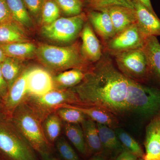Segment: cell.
<instances>
[{"label": "cell", "instance_id": "1", "mask_svg": "<svg viewBox=\"0 0 160 160\" xmlns=\"http://www.w3.org/2000/svg\"><path fill=\"white\" fill-rule=\"evenodd\" d=\"M94 64L82 81L70 88L78 106L101 107L116 117L130 113L134 98L131 79L121 72L107 52Z\"/></svg>", "mask_w": 160, "mask_h": 160}, {"label": "cell", "instance_id": "2", "mask_svg": "<svg viewBox=\"0 0 160 160\" xmlns=\"http://www.w3.org/2000/svg\"><path fill=\"white\" fill-rule=\"evenodd\" d=\"M36 55L43 66L53 72L76 69L87 72L91 67L82 55L79 43L65 46L41 44Z\"/></svg>", "mask_w": 160, "mask_h": 160}, {"label": "cell", "instance_id": "3", "mask_svg": "<svg viewBox=\"0 0 160 160\" xmlns=\"http://www.w3.org/2000/svg\"><path fill=\"white\" fill-rule=\"evenodd\" d=\"M12 120L34 150L40 154H49L51 144L46 138L43 120L25 101L12 114Z\"/></svg>", "mask_w": 160, "mask_h": 160}, {"label": "cell", "instance_id": "4", "mask_svg": "<svg viewBox=\"0 0 160 160\" xmlns=\"http://www.w3.org/2000/svg\"><path fill=\"white\" fill-rule=\"evenodd\" d=\"M0 151L11 160H37L34 149L12 119H0Z\"/></svg>", "mask_w": 160, "mask_h": 160}, {"label": "cell", "instance_id": "5", "mask_svg": "<svg viewBox=\"0 0 160 160\" xmlns=\"http://www.w3.org/2000/svg\"><path fill=\"white\" fill-rule=\"evenodd\" d=\"M87 15L82 12L75 16L61 18L51 24L42 26V34L47 39L61 44L74 42L80 35Z\"/></svg>", "mask_w": 160, "mask_h": 160}, {"label": "cell", "instance_id": "6", "mask_svg": "<svg viewBox=\"0 0 160 160\" xmlns=\"http://www.w3.org/2000/svg\"><path fill=\"white\" fill-rule=\"evenodd\" d=\"M24 101L28 103L44 121L49 115L55 112L65 104L78 106V101L71 89H54L40 96H27Z\"/></svg>", "mask_w": 160, "mask_h": 160}, {"label": "cell", "instance_id": "7", "mask_svg": "<svg viewBox=\"0 0 160 160\" xmlns=\"http://www.w3.org/2000/svg\"><path fill=\"white\" fill-rule=\"evenodd\" d=\"M114 57L116 66L127 78L142 83L149 81L148 61L142 48L125 52Z\"/></svg>", "mask_w": 160, "mask_h": 160}, {"label": "cell", "instance_id": "8", "mask_svg": "<svg viewBox=\"0 0 160 160\" xmlns=\"http://www.w3.org/2000/svg\"><path fill=\"white\" fill-rule=\"evenodd\" d=\"M147 38L135 23L104 43L105 52L114 57L125 52L142 48Z\"/></svg>", "mask_w": 160, "mask_h": 160}, {"label": "cell", "instance_id": "9", "mask_svg": "<svg viewBox=\"0 0 160 160\" xmlns=\"http://www.w3.org/2000/svg\"><path fill=\"white\" fill-rule=\"evenodd\" d=\"M54 89L53 79L49 72L40 67L28 69L26 77L27 96H40Z\"/></svg>", "mask_w": 160, "mask_h": 160}, {"label": "cell", "instance_id": "10", "mask_svg": "<svg viewBox=\"0 0 160 160\" xmlns=\"http://www.w3.org/2000/svg\"><path fill=\"white\" fill-rule=\"evenodd\" d=\"M80 35L82 40L81 50L83 58L90 64L96 63L104 53L101 42L90 23H85Z\"/></svg>", "mask_w": 160, "mask_h": 160}, {"label": "cell", "instance_id": "11", "mask_svg": "<svg viewBox=\"0 0 160 160\" xmlns=\"http://www.w3.org/2000/svg\"><path fill=\"white\" fill-rule=\"evenodd\" d=\"M136 16V24L146 37L160 36V20L137 0H132Z\"/></svg>", "mask_w": 160, "mask_h": 160}, {"label": "cell", "instance_id": "12", "mask_svg": "<svg viewBox=\"0 0 160 160\" xmlns=\"http://www.w3.org/2000/svg\"><path fill=\"white\" fill-rule=\"evenodd\" d=\"M144 160H160V115L150 120L146 127Z\"/></svg>", "mask_w": 160, "mask_h": 160}, {"label": "cell", "instance_id": "13", "mask_svg": "<svg viewBox=\"0 0 160 160\" xmlns=\"http://www.w3.org/2000/svg\"><path fill=\"white\" fill-rule=\"evenodd\" d=\"M87 17L92 29L104 43L115 35L111 18L106 9L90 10Z\"/></svg>", "mask_w": 160, "mask_h": 160}, {"label": "cell", "instance_id": "14", "mask_svg": "<svg viewBox=\"0 0 160 160\" xmlns=\"http://www.w3.org/2000/svg\"><path fill=\"white\" fill-rule=\"evenodd\" d=\"M28 69H25L9 89L6 99L3 102L4 109L12 115L16 109L23 102L27 96L26 77Z\"/></svg>", "mask_w": 160, "mask_h": 160}, {"label": "cell", "instance_id": "15", "mask_svg": "<svg viewBox=\"0 0 160 160\" xmlns=\"http://www.w3.org/2000/svg\"><path fill=\"white\" fill-rule=\"evenodd\" d=\"M142 49L148 61L149 80L152 79L160 84V43L157 37L146 38Z\"/></svg>", "mask_w": 160, "mask_h": 160}, {"label": "cell", "instance_id": "16", "mask_svg": "<svg viewBox=\"0 0 160 160\" xmlns=\"http://www.w3.org/2000/svg\"><path fill=\"white\" fill-rule=\"evenodd\" d=\"M62 107L78 109L96 123L106 125L113 129L117 128L118 125L117 117L110 112L101 107L73 106L68 104L62 105L60 108Z\"/></svg>", "mask_w": 160, "mask_h": 160}, {"label": "cell", "instance_id": "17", "mask_svg": "<svg viewBox=\"0 0 160 160\" xmlns=\"http://www.w3.org/2000/svg\"><path fill=\"white\" fill-rule=\"evenodd\" d=\"M104 9L109 12L115 35L136 23L134 9L123 6H114Z\"/></svg>", "mask_w": 160, "mask_h": 160}, {"label": "cell", "instance_id": "18", "mask_svg": "<svg viewBox=\"0 0 160 160\" xmlns=\"http://www.w3.org/2000/svg\"><path fill=\"white\" fill-rule=\"evenodd\" d=\"M28 42L25 28L14 20L0 24V45Z\"/></svg>", "mask_w": 160, "mask_h": 160}, {"label": "cell", "instance_id": "19", "mask_svg": "<svg viewBox=\"0 0 160 160\" xmlns=\"http://www.w3.org/2000/svg\"><path fill=\"white\" fill-rule=\"evenodd\" d=\"M87 153L94 155L102 153V146L99 135L97 123L87 118L82 124Z\"/></svg>", "mask_w": 160, "mask_h": 160}, {"label": "cell", "instance_id": "20", "mask_svg": "<svg viewBox=\"0 0 160 160\" xmlns=\"http://www.w3.org/2000/svg\"><path fill=\"white\" fill-rule=\"evenodd\" d=\"M6 57L24 60L36 54L37 47L30 42L11 43L0 45Z\"/></svg>", "mask_w": 160, "mask_h": 160}, {"label": "cell", "instance_id": "21", "mask_svg": "<svg viewBox=\"0 0 160 160\" xmlns=\"http://www.w3.org/2000/svg\"><path fill=\"white\" fill-rule=\"evenodd\" d=\"M97 126L103 150L110 153H120L123 147L113 129L99 123H97Z\"/></svg>", "mask_w": 160, "mask_h": 160}, {"label": "cell", "instance_id": "22", "mask_svg": "<svg viewBox=\"0 0 160 160\" xmlns=\"http://www.w3.org/2000/svg\"><path fill=\"white\" fill-rule=\"evenodd\" d=\"M86 72L79 69H71L62 72L53 78L55 89H67L80 84Z\"/></svg>", "mask_w": 160, "mask_h": 160}, {"label": "cell", "instance_id": "23", "mask_svg": "<svg viewBox=\"0 0 160 160\" xmlns=\"http://www.w3.org/2000/svg\"><path fill=\"white\" fill-rule=\"evenodd\" d=\"M13 20L24 28L33 26L32 19L23 0H6Z\"/></svg>", "mask_w": 160, "mask_h": 160}, {"label": "cell", "instance_id": "24", "mask_svg": "<svg viewBox=\"0 0 160 160\" xmlns=\"http://www.w3.org/2000/svg\"><path fill=\"white\" fill-rule=\"evenodd\" d=\"M1 71L8 84L9 90L24 70L23 60L6 57L1 63Z\"/></svg>", "mask_w": 160, "mask_h": 160}, {"label": "cell", "instance_id": "25", "mask_svg": "<svg viewBox=\"0 0 160 160\" xmlns=\"http://www.w3.org/2000/svg\"><path fill=\"white\" fill-rule=\"evenodd\" d=\"M64 131L66 136L82 154L87 153L82 128L79 124L64 123Z\"/></svg>", "mask_w": 160, "mask_h": 160}, {"label": "cell", "instance_id": "26", "mask_svg": "<svg viewBox=\"0 0 160 160\" xmlns=\"http://www.w3.org/2000/svg\"><path fill=\"white\" fill-rule=\"evenodd\" d=\"M62 122L56 112L49 115L43 121L44 133L51 144L55 142L59 136L62 131Z\"/></svg>", "mask_w": 160, "mask_h": 160}, {"label": "cell", "instance_id": "27", "mask_svg": "<svg viewBox=\"0 0 160 160\" xmlns=\"http://www.w3.org/2000/svg\"><path fill=\"white\" fill-rule=\"evenodd\" d=\"M116 133L123 148L133 153L138 158L143 159L145 152L138 143L122 129L116 128Z\"/></svg>", "mask_w": 160, "mask_h": 160}, {"label": "cell", "instance_id": "28", "mask_svg": "<svg viewBox=\"0 0 160 160\" xmlns=\"http://www.w3.org/2000/svg\"><path fill=\"white\" fill-rule=\"evenodd\" d=\"M61 12L54 0H46L42 11L41 24L43 26L53 22L59 18Z\"/></svg>", "mask_w": 160, "mask_h": 160}, {"label": "cell", "instance_id": "29", "mask_svg": "<svg viewBox=\"0 0 160 160\" xmlns=\"http://www.w3.org/2000/svg\"><path fill=\"white\" fill-rule=\"evenodd\" d=\"M56 112L65 123L82 124L87 117L79 110L69 107H62Z\"/></svg>", "mask_w": 160, "mask_h": 160}, {"label": "cell", "instance_id": "30", "mask_svg": "<svg viewBox=\"0 0 160 160\" xmlns=\"http://www.w3.org/2000/svg\"><path fill=\"white\" fill-rule=\"evenodd\" d=\"M91 10H101L110 6H121L134 9L132 0H84Z\"/></svg>", "mask_w": 160, "mask_h": 160}, {"label": "cell", "instance_id": "31", "mask_svg": "<svg viewBox=\"0 0 160 160\" xmlns=\"http://www.w3.org/2000/svg\"><path fill=\"white\" fill-rule=\"evenodd\" d=\"M61 11L68 17L75 16L82 12V0H54Z\"/></svg>", "mask_w": 160, "mask_h": 160}, {"label": "cell", "instance_id": "32", "mask_svg": "<svg viewBox=\"0 0 160 160\" xmlns=\"http://www.w3.org/2000/svg\"><path fill=\"white\" fill-rule=\"evenodd\" d=\"M46 0H23L32 20L41 24L43 6Z\"/></svg>", "mask_w": 160, "mask_h": 160}, {"label": "cell", "instance_id": "33", "mask_svg": "<svg viewBox=\"0 0 160 160\" xmlns=\"http://www.w3.org/2000/svg\"><path fill=\"white\" fill-rule=\"evenodd\" d=\"M57 149L61 157L65 160H80L78 156L69 143L63 138L57 142Z\"/></svg>", "mask_w": 160, "mask_h": 160}, {"label": "cell", "instance_id": "34", "mask_svg": "<svg viewBox=\"0 0 160 160\" xmlns=\"http://www.w3.org/2000/svg\"><path fill=\"white\" fill-rule=\"evenodd\" d=\"M12 19L6 0H0V24Z\"/></svg>", "mask_w": 160, "mask_h": 160}, {"label": "cell", "instance_id": "35", "mask_svg": "<svg viewBox=\"0 0 160 160\" xmlns=\"http://www.w3.org/2000/svg\"><path fill=\"white\" fill-rule=\"evenodd\" d=\"M9 92L8 84L3 77L1 71L0 64V100L3 102L6 99Z\"/></svg>", "mask_w": 160, "mask_h": 160}, {"label": "cell", "instance_id": "36", "mask_svg": "<svg viewBox=\"0 0 160 160\" xmlns=\"http://www.w3.org/2000/svg\"><path fill=\"white\" fill-rule=\"evenodd\" d=\"M138 159L136 156L123 148L115 160H138Z\"/></svg>", "mask_w": 160, "mask_h": 160}, {"label": "cell", "instance_id": "37", "mask_svg": "<svg viewBox=\"0 0 160 160\" xmlns=\"http://www.w3.org/2000/svg\"><path fill=\"white\" fill-rule=\"evenodd\" d=\"M137 1L139 2L141 4H142L143 6H145L146 8L149 9V11L152 12V13L154 14H156L154 10H153L152 6L150 0H137Z\"/></svg>", "mask_w": 160, "mask_h": 160}, {"label": "cell", "instance_id": "38", "mask_svg": "<svg viewBox=\"0 0 160 160\" xmlns=\"http://www.w3.org/2000/svg\"><path fill=\"white\" fill-rule=\"evenodd\" d=\"M89 160H106V156L102 153L94 155Z\"/></svg>", "mask_w": 160, "mask_h": 160}, {"label": "cell", "instance_id": "39", "mask_svg": "<svg viewBox=\"0 0 160 160\" xmlns=\"http://www.w3.org/2000/svg\"><path fill=\"white\" fill-rule=\"evenodd\" d=\"M41 156L42 158V160H58L55 158L52 157L50 156L49 154H47V153L42 154Z\"/></svg>", "mask_w": 160, "mask_h": 160}, {"label": "cell", "instance_id": "40", "mask_svg": "<svg viewBox=\"0 0 160 160\" xmlns=\"http://www.w3.org/2000/svg\"><path fill=\"white\" fill-rule=\"evenodd\" d=\"M6 56L3 52L2 50L0 48V64L6 58Z\"/></svg>", "mask_w": 160, "mask_h": 160}, {"label": "cell", "instance_id": "41", "mask_svg": "<svg viewBox=\"0 0 160 160\" xmlns=\"http://www.w3.org/2000/svg\"><path fill=\"white\" fill-rule=\"evenodd\" d=\"M138 160H144L142 158H138Z\"/></svg>", "mask_w": 160, "mask_h": 160}]
</instances>
